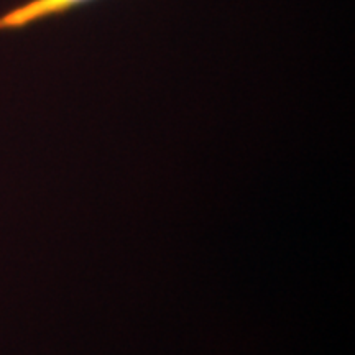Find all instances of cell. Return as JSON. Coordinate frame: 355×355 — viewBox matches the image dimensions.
Masks as SVG:
<instances>
[{
    "label": "cell",
    "mask_w": 355,
    "mask_h": 355,
    "mask_svg": "<svg viewBox=\"0 0 355 355\" xmlns=\"http://www.w3.org/2000/svg\"><path fill=\"white\" fill-rule=\"evenodd\" d=\"M96 0H25L19 6L0 13V33H13L63 17Z\"/></svg>",
    "instance_id": "obj_1"
}]
</instances>
